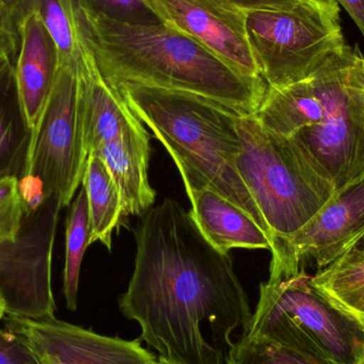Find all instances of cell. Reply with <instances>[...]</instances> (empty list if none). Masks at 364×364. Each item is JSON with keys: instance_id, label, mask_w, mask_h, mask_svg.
I'll use <instances>...</instances> for the list:
<instances>
[{"instance_id": "14", "label": "cell", "mask_w": 364, "mask_h": 364, "mask_svg": "<svg viewBox=\"0 0 364 364\" xmlns=\"http://www.w3.org/2000/svg\"><path fill=\"white\" fill-rule=\"evenodd\" d=\"M192 205L190 212L201 235L216 250H272L267 231L245 210L209 186L184 184Z\"/></svg>"}, {"instance_id": "21", "label": "cell", "mask_w": 364, "mask_h": 364, "mask_svg": "<svg viewBox=\"0 0 364 364\" xmlns=\"http://www.w3.org/2000/svg\"><path fill=\"white\" fill-rule=\"evenodd\" d=\"M65 265L63 271V294L66 308L77 309L81 264L87 246L91 245V222L89 203L85 186L81 184L78 194L73 199L66 218Z\"/></svg>"}, {"instance_id": "19", "label": "cell", "mask_w": 364, "mask_h": 364, "mask_svg": "<svg viewBox=\"0 0 364 364\" xmlns=\"http://www.w3.org/2000/svg\"><path fill=\"white\" fill-rule=\"evenodd\" d=\"M82 186L89 203L90 243L100 242L110 250L113 232L124 218L123 203L117 183L100 156H89Z\"/></svg>"}, {"instance_id": "20", "label": "cell", "mask_w": 364, "mask_h": 364, "mask_svg": "<svg viewBox=\"0 0 364 364\" xmlns=\"http://www.w3.org/2000/svg\"><path fill=\"white\" fill-rule=\"evenodd\" d=\"M58 49L60 66H81L87 41L75 0H31Z\"/></svg>"}, {"instance_id": "28", "label": "cell", "mask_w": 364, "mask_h": 364, "mask_svg": "<svg viewBox=\"0 0 364 364\" xmlns=\"http://www.w3.org/2000/svg\"><path fill=\"white\" fill-rule=\"evenodd\" d=\"M244 12L265 9H288L301 0H218Z\"/></svg>"}, {"instance_id": "24", "label": "cell", "mask_w": 364, "mask_h": 364, "mask_svg": "<svg viewBox=\"0 0 364 364\" xmlns=\"http://www.w3.org/2000/svg\"><path fill=\"white\" fill-rule=\"evenodd\" d=\"M81 17H97L132 26L164 23L145 0H75Z\"/></svg>"}, {"instance_id": "18", "label": "cell", "mask_w": 364, "mask_h": 364, "mask_svg": "<svg viewBox=\"0 0 364 364\" xmlns=\"http://www.w3.org/2000/svg\"><path fill=\"white\" fill-rule=\"evenodd\" d=\"M31 132L26 123L17 93L14 64H0V178H21L25 170Z\"/></svg>"}, {"instance_id": "30", "label": "cell", "mask_w": 364, "mask_h": 364, "mask_svg": "<svg viewBox=\"0 0 364 364\" xmlns=\"http://www.w3.org/2000/svg\"><path fill=\"white\" fill-rule=\"evenodd\" d=\"M358 261H364V233L335 262L348 263Z\"/></svg>"}, {"instance_id": "13", "label": "cell", "mask_w": 364, "mask_h": 364, "mask_svg": "<svg viewBox=\"0 0 364 364\" xmlns=\"http://www.w3.org/2000/svg\"><path fill=\"white\" fill-rule=\"evenodd\" d=\"M58 68L57 46L30 0L21 21V45L14 62L17 93L30 132L38 126Z\"/></svg>"}, {"instance_id": "26", "label": "cell", "mask_w": 364, "mask_h": 364, "mask_svg": "<svg viewBox=\"0 0 364 364\" xmlns=\"http://www.w3.org/2000/svg\"><path fill=\"white\" fill-rule=\"evenodd\" d=\"M30 0H0V57L14 64L21 45V25Z\"/></svg>"}, {"instance_id": "6", "label": "cell", "mask_w": 364, "mask_h": 364, "mask_svg": "<svg viewBox=\"0 0 364 364\" xmlns=\"http://www.w3.org/2000/svg\"><path fill=\"white\" fill-rule=\"evenodd\" d=\"M309 79L324 115L290 138L338 192L364 175V58L346 44Z\"/></svg>"}, {"instance_id": "23", "label": "cell", "mask_w": 364, "mask_h": 364, "mask_svg": "<svg viewBox=\"0 0 364 364\" xmlns=\"http://www.w3.org/2000/svg\"><path fill=\"white\" fill-rule=\"evenodd\" d=\"M225 364H336L245 333L235 342Z\"/></svg>"}, {"instance_id": "1", "label": "cell", "mask_w": 364, "mask_h": 364, "mask_svg": "<svg viewBox=\"0 0 364 364\" xmlns=\"http://www.w3.org/2000/svg\"><path fill=\"white\" fill-rule=\"evenodd\" d=\"M136 240L119 309L140 325L141 341L177 364H225L231 335L247 333L252 318L231 257L211 245L190 212L171 198L145 212Z\"/></svg>"}, {"instance_id": "11", "label": "cell", "mask_w": 364, "mask_h": 364, "mask_svg": "<svg viewBox=\"0 0 364 364\" xmlns=\"http://www.w3.org/2000/svg\"><path fill=\"white\" fill-rule=\"evenodd\" d=\"M8 329L26 342L38 364H151L140 339L106 337L58 320L10 318Z\"/></svg>"}, {"instance_id": "8", "label": "cell", "mask_w": 364, "mask_h": 364, "mask_svg": "<svg viewBox=\"0 0 364 364\" xmlns=\"http://www.w3.org/2000/svg\"><path fill=\"white\" fill-rule=\"evenodd\" d=\"M81 66H60L38 126L31 132L21 178L40 182L65 208L85 176V85ZM19 178V179H21Z\"/></svg>"}, {"instance_id": "17", "label": "cell", "mask_w": 364, "mask_h": 364, "mask_svg": "<svg viewBox=\"0 0 364 364\" xmlns=\"http://www.w3.org/2000/svg\"><path fill=\"white\" fill-rule=\"evenodd\" d=\"M323 115L322 98L308 78L288 87H267L255 117L265 129L290 138L303 128L318 125Z\"/></svg>"}, {"instance_id": "31", "label": "cell", "mask_w": 364, "mask_h": 364, "mask_svg": "<svg viewBox=\"0 0 364 364\" xmlns=\"http://www.w3.org/2000/svg\"><path fill=\"white\" fill-rule=\"evenodd\" d=\"M151 364H177L173 363L170 359L166 358V357L160 356L159 358H156L155 360L153 361Z\"/></svg>"}, {"instance_id": "3", "label": "cell", "mask_w": 364, "mask_h": 364, "mask_svg": "<svg viewBox=\"0 0 364 364\" xmlns=\"http://www.w3.org/2000/svg\"><path fill=\"white\" fill-rule=\"evenodd\" d=\"M117 89L172 156L184 184L209 186L248 212L267 232L235 168L242 149L237 127L240 114L186 92L132 85Z\"/></svg>"}, {"instance_id": "33", "label": "cell", "mask_w": 364, "mask_h": 364, "mask_svg": "<svg viewBox=\"0 0 364 364\" xmlns=\"http://www.w3.org/2000/svg\"><path fill=\"white\" fill-rule=\"evenodd\" d=\"M6 60H8V59H6V58H4V57H0V64H1L2 62L6 61Z\"/></svg>"}, {"instance_id": "25", "label": "cell", "mask_w": 364, "mask_h": 364, "mask_svg": "<svg viewBox=\"0 0 364 364\" xmlns=\"http://www.w3.org/2000/svg\"><path fill=\"white\" fill-rule=\"evenodd\" d=\"M29 209L15 176L0 178V242L15 241L23 228Z\"/></svg>"}, {"instance_id": "5", "label": "cell", "mask_w": 364, "mask_h": 364, "mask_svg": "<svg viewBox=\"0 0 364 364\" xmlns=\"http://www.w3.org/2000/svg\"><path fill=\"white\" fill-rule=\"evenodd\" d=\"M336 364H364V320L327 296L305 269L260 286L248 333Z\"/></svg>"}, {"instance_id": "16", "label": "cell", "mask_w": 364, "mask_h": 364, "mask_svg": "<svg viewBox=\"0 0 364 364\" xmlns=\"http://www.w3.org/2000/svg\"><path fill=\"white\" fill-rule=\"evenodd\" d=\"M85 85V136L87 155L119 138L139 117L117 87L111 85L98 70L87 43L81 64Z\"/></svg>"}, {"instance_id": "9", "label": "cell", "mask_w": 364, "mask_h": 364, "mask_svg": "<svg viewBox=\"0 0 364 364\" xmlns=\"http://www.w3.org/2000/svg\"><path fill=\"white\" fill-rule=\"evenodd\" d=\"M62 203L48 197L29 211L15 241L0 242V295L10 318L55 316L51 258Z\"/></svg>"}, {"instance_id": "4", "label": "cell", "mask_w": 364, "mask_h": 364, "mask_svg": "<svg viewBox=\"0 0 364 364\" xmlns=\"http://www.w3.org/2000/svg\"><path fill=\"white\" fill-rule=\"evenodd\" d=\"M242 149L235 168L256 203L272 247L303 229L335 196L336 188L291 138L239 115Z\"/></svg>"}, {"instance_id": "2", "label": "cell", "mask_w": 364, "mask_h": 364, "mask_svg": "<svg viewBox=\"0 0 364 364\" xmlns=\"http://www.w3.org/2000/svg\"><path fill=\"white\" fill-rule=\"evenodd\" d=\"M81 21L98 70L113 87L196 94L240 115L256 114L267 93L261 77L242 74L166 23L132 26L97 17Z\"/></svg>"}, {"instance_id": "15", "label": "cell", "mask_w": 364, "mask_h": 364, "mask_svg": "<svg viewBox=\"0 0 364 364\" xmlns=\"http://www.w3.org/2000/svg\"><path fill=\"white\" fill-rule=\"evenodd\" d=\"M110 171L123 203L124 218L143 215L156 200L149 179V134L140 119L119 138L105 144L97 153Z\"/></svg>"}, {"instance_id": "7", "label": "cell", "mask_w": 364, "mask_h": 364, "mask_svg": "<svg viewBox=\"0 0 364 364\" xmlns=\"http://www.w3.org/2000/svg\"><path fill=\"white\" fill-rule=\"evenodd\" d=\"M246 30L259 75L271 87L306 80L346 46L336 0H301L288 9L250 11Z\"/></svg>"}, {"instance_id": "29", "label": "cell", "mask_w": 364, "mask_h": 364, "mask_svg": "<svg viewBox=\"0 0 364 364\" xmlns=\"http://www.w3.org/2000/svg\"><path fill=\"white\" fill-rule=\"evenodd\" d=\"M348 13L364 38V0H336Z\"/></svg>"}, {"instance_id": "10", "label": "cell", "mask_w": 364, "mask_h": 364, "mask_svg": "<svg viewBox=\"0 0 364 364\" xmlns=\"http://www.w3.org/2000/svg\"><path fill=\"white\" fill-rule=\"evenodd\" d=\"M363 233L364 175L336 192L299 232L274 244L269 280L295 275L307 262L326 269Z\"/></svg>"}, {"instance_id": "12", "label": "cell", "mask_w": 364, "mask_h": 364, "mask_svg": "<svg viewBox=\"0 0 364 364\" xmlns=\"http://www.w3.org/2000/svg\"><path fill=\"white\" fill-rule=\"evenodd\" d=\"M162 23L178 30L250 77H260L247 30L246 12L218 0H145Z\"/></svg>"}, {"instance_id": "32", "label": "cell", "mask_w": 364, "mask_h": 364, "mask_svg": "<svg viewBox=\"0 0 364 364\" xmlns=\"http://www.w3.org/2000/svg\"><path fill=\"white\" fill-rule=\"evenodd\" d=\"M6 316V306H4V299H2L1 295H0V318H4Z\"/></svg>"}, {"instance_id": "22", "label": "cell", "mask_w": 364, "mask_h": 364, "mask_svg": "<svg viewBox=\"0 0 364 364\" xmlns=\"http://www.w3.org/2000/svg\"><path fill=\"white\" fill-rule=\"evenodd\" d=\"M312 279L327 296L364 320V261L333 262Z\"/></svg>"}, {"instance_id": "27", "label": "cell", "mask_w": 364, "mask_h": 364, "mask_svg": "<svg viewBox=\"0 0 364 364\" xmlns=\"http://www.w3.org/2000/svg\"><path fill=\"white\" fill-rule=\"evenodd\" d=\"M0 364H38L29 346L10 329H0Z\"/></svg>"}]
</instances>
